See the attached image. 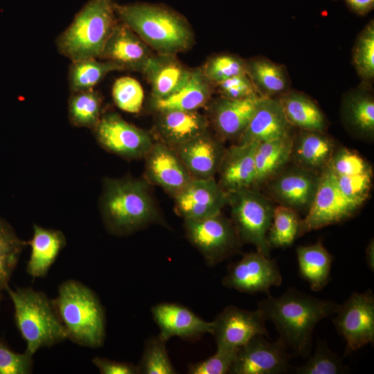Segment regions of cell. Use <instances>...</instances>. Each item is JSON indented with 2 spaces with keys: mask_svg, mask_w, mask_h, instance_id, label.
I'll return each mask as SVG.
<instances>
[{
  "mask_svg": "<svg viewBox=\"0 0 374 374\" xmlns=\"http://www.w3.org/2000/svg\"><path fill=\"white\" fill-rule=\"evenodd\" d=\"M258 304L266 320L274 324L278 339L287 349L307 358L311 353L317 324L332 316L339 304L289 287L280 296L270 294Z\"/></svg>",
  "mask_w": 374,
  "mask_h": 374,
  "instance_id": "cell-1",
  "label": "cell"
},
{
  "mask_svg": "<svg viewBox=\"0 0 374 374\" xmlns=\"http://www.w3.org/2000/svg\"><path fill=\"white\" fill-rule=\"evenodd\" d=\"M115 12L123 24L159 53L175 55L186 51L193 42L187 21L167 8L135 3L115 5Z\"/></svg>",
  "mask_w": 374,
  "mask_h": 374,
  "instance_id": "cell-2",
  "label": "cell"
},
{
  "mask_svg": "<svg viewBox=\"0 0 374 374\" xmlns=\"http://www.w3.org/2000/svg\"><path fill=\"white\" fill-rule=\"evenodd\" d=\"M101 210L107 228L116 234L130 233L159 220L148 186L141 180L107 179Z\"/></svg>",
  "mask_w": 374,
  "mask_h": 374,
  "instance_id": "cell-3",
  "label": "cell"
},
{
  "mask_svg": "<svg viewBox=\"0 0 374 374\" xmlns=\"http://www.w3.org/2000/svg\"><path fill=\"white\" fill-rule=\"evenodd\" d=\"M53 305L68 338L89 348L103 345L105 335V313L92 290L78 281H65L60 286Z\"/></svg>",
  "mask_w": 374,
  "mask_h": 374,
  "instance_id": "cell-4",
  "label": "cell"
},
{
  "mask_svg": "<svg viewBox=\"0 0 374 374\" xmlns=\"http://www.w3.org/2000/svg\"><path fill=\"white\" fill-rule=\"evenodd\" d=\"M112 0H90L56 40L58 51L71 62L99 58L117 24Z\"/></svg>",
  "mask_w": 374,
  "mask_h": 374,
  "instance_id": "cell-5",
  "label": "cell"
},
{
  "mask_svg": "<svg viewBox=\"0 0 374 374\" xmlns=\"http://www.w3.org/2000/svg\"><path fill=\"white\" fill-rule=\"evenodd\" d=\"M14 305L18 329L26 343V353L33 356L40 348L68 338L53 302L31 288L6 287Z\"/></svg>",
  "mask_w": 374,
  "mask_h": 374,
  "instance_id": "cell-6",
  "label": "cell"
},
{
  "mask_svg": "<svg viewBox=\"0 0 374 374\" xmlns=\"http://www.w3.org/2000/svg\"><path fill=\"white\" fill-rule=\"evenodd\" d=\"M231 222L241 243L253 245L256 251L270 257L267 235L275 206L259 191L244 188L227 193Z\"/></svg>",
  "mask_w": 374,
  "mask_h": 374,
  "instance_id": "cell-7",
  "label": "cell"
},
{
  "mask_svg": "<svg viewBox=\"0 0 374 374\" xmlns=\"http://www.w3.org/2000/svg\"><path fill=\"white\" fill-rule=\"evenodd\" d=\"M187 239L214 266L237 252L241 242L231 222L222 213L199 220H184Z\"/></svg>",
  "mask_w": 374,
  "mask_h": 374,
  "instance_id": "cell-8",
  "label": "cell"
},
{
  "mask_svg": "<svg viewBox=\"0 0 374 374\" xmlns=\"http://www.w3.org/2000/svg\"><path fill=\"white\" fill-rule=\"evenodd\" d=\"M332 322L345 339V355L374 341V294L371 290L353 292L339 307Z\"/></svg>",
  "mask_w": 374,
  "mask_h": 374,
  "instance_id": "cell-9",
  "label": "cell"
},
{
  "mask_svg": "<svg viewBox=\"0 0 374 374\" xmlns=\"http://www.w3.org/2000/svg\"><path fill=\"white\" fill-rule=\"evenodd\" d=\"M359 208L342 194L335 176L327 166L321 172L311 206L301 221L299 236L343 222L354 215Z\"/></svg>",
  "mask_w": 374,
  "mask_h": 374,
  "instance_id": "cell-10",
  "label": "cell"
},
{
  "mask_svg": "<svg viewBox=\"0 0 374 374\" xmlns=\"http://www.w3.org/2000/svg\"><path fill=\"white\" fill-rule=\"evenodd\" d=\"M282 281L277 261L256 251L231 265L222 283L240 292L267 294L271 287L280 285Z\"/></svg>",
  "mask_w": 374,
  "mask_h": 374,
  "instance_id": "cell-11",
  "label": "cell"
},
{
  "mask_svg": "<svg viewBox=\"0 0 374 374\" xmlns=\"http://www.w3.org/2000/svg\"><path fill=\"white\" fill-rule=\"evenodd\" d=\"M278 339L269 341L257 335L238 348L229 373L282 374L290 369V355Z\"/></svg>",
  "mask_w": 374,
  "mask_h": 374,
  "instance_id": "cell-12",
  "label": "cell"
},
{
  "mask_svg": "<svg viewBox=\"0 0 374 374\" xmlns=\"http://www.w3.org/2000/svg\"><path fill=\"white\" fill-rule=\"evenodd\" d=\"M262 312L226 307L212 321L217 348L238 349L257 335L269 336Z\"/></svg>",
  "mask_w": 374,
  "mask_h": 374,
  "instance_id": "cell-13",
  "label": "cell"
},
{
  "mask_svg": "<svg viewBox=\"0 0 374 374\" xmlns=\"http://www.w3.org/2000/svg\"><path fill=\"white\" fill-rule=\"evenodd\" d=\"M94 130L103 148L125 158L145 157L154 143L147 132L129 123L116 113L101 116Z\"/></svg>",
  "mask_w": 374,
  "mask_h": 374,
  "instance_id": "cell-14",
  "label": "cell"
},
{
  "mask_svg": "<svg viewBox=\"0 0 374 374\" xmlns=\"http://www.w3.org/2000/svg\"><path fill=\"white\" fill-rule=\"evenodd\" d=\"M320 177L319 173L294 165L283 168L266 183L271 196L279 205L307 213L315 197Z\"/></svg>",
  "mask_w": 374,
  "mask_h": 374,
  "instance_id": "cell-15",
  "label": "cell"
},
{
  "mask_svg": "<svg viewBox=\"0 0 374 374\" xmlns=\"http://www.w3.org/2000/svg\"><path fill=\"white\" fill-rule=\"evenodd\" d=\"M173 197L176 212L184 220H199L216 215L228 204L227 193L214 177L193 178Z\"/></svg>",
  "mask_w": 374,
  "mask_h": 374,
  "instance_id": "cell-16",
  "label": "cell"
},
{
  "mask_svg": "<svg viewBox=\"0 0 374 374\" xmlns=\"http://www.w3.org/2000/svg\"><path fill=\"white\" fill-rule=\"evenodd\" d=\"M145 157L148 179L172 196L193 179L175 150L161 142L154 143Z\"/></svg>",
  "mask_w": 374,
  "mask_h": 374,
  "instance_id": "cell-17",
  "label": "cell"
},
{
  "mask_svg": "<svg viewBox=\"0 0 374 374\" xmlns=\"http://www.w3.org/2000/svg\"><path fill=\"white\" fill-rule=\"evenodd\" d=\"M346 129L355 137L371 141L374 137V96L373 84L360 82L346 91L340 106Z\"/></svg>",
  "mask_w": 374,
  "mask_h": 374,
  "instance_id": "cell-18",
  "label": "cell"
},
{
  "mask_svg": "<svg viewBox=\"0 0 374 374\" xmlns=\"http://www.w3.org/2000/svg\"><path fill=\"white\" fill-rule=\"evenodd\" d=\"M151 312L160 330L159 337L165 341L173 337L188 339L211 334L212 321L202 319L181 305L161 303L154 305Z\"/></svg>",
  "mask_w": 374,
  "mask_h": 374,
  "instance_id": "cell-19",
  "label": "cell"
},
{
  "mask_svg": "<svg viewBox=\"0 0 374 374\" xmlns=\"http://www.w3.org/2000/svg\"><path fill=\"white\" fill-rule=\"evenodd\" d=\"M258 143H238L226 149L217 172L226 193L255 186V152Z\"/></svg>",
  "mask_w": 374,
  "mask_h": 374,
  "instance_id": "cell-20",
  "label": "cell"
},
{
  "mask_svg": "<svg viewBox=\"0 0 374 374\" xmlns=\"http://www.w3.org/2000/svg\"><path fill=\"white\" fill-rule=\"evenodd\" d=\"M278 98L260 97L253 115L238 143H261L292 134Z\"/></svg>",
  "mask_w": 374,
  "mask_h": 374,
  "instance_id": "cell-21",
  "label": "cell"
},
{
  "mask_svg": "<svg viewBox=\"0 0 374 374\" xmlns=\"http://www.w3.org/2000/svg\"><path fill=\"white\" fill-rule=\"evenodd\" d=\"M175 150L192 178L209 179L217 172L226 148L206 132Z\"/></svg>",
  "mask_w": 374,
  "mask_h": 374,
  "instance_id": "cell-22",
  "label": "cell"
},
{
  "mask_svg": "<svg viewBox=\"0 0 374 374\" xmlns=\"http://www.w3.org/2000/svg\"><path fill=\"white\" fill-rule=\"evenodd\" d=\"M152 56L147 44L125 24H116L99 59L113 62L123 69L142 71Z\"/></svg>",
  "mask_w": 374,
  "mask_h": 374,
  "instance_id": "cell-23",
  "label": "cell"
},
{
  "mask_svg": "<svg viewBox=\"0 0 374 374\" xmlns=\"http://www.w3.org/2000/svg\"><path fill=\"white\" fill-rule=\"evenodd\" d=\"M157 112L155 129L160 142L173 150L208 132L207 119L197 111Z\"/></svg>",
  "mask_w": 374,
  "mask_h": 374,
  "instance_id": "cell-24",
  "label": "cell"
},
{
  "mask_svg": "<svg viewBox=\"0 0 374 374\" xmlns=\"http://www.w3.org/2000/svg\"><path fill=\"white\" fill-rule=\"evenodd\" d=\"M259 98V96L244 99L221 97L214 103L211 118L221 138L239 139L253 115Z\"/></svg>",
  "mask_w": 374,
  "mask_h": 374,
  "instance_id": "cell-25",
  "label": "cell"
},
{
  "mask_svg": "<svg viewBox=\"0 0 374 374\" xmlns=\"http://www.w3.org/2000/svg\"><path fill=\"white\" fill-rule=\"evenodd\" d=\"M191 71L175 55L163 53L152 55L142 71L151 85L152 99L163 98L177 91Z\"/></svg>",
  "mask_w": 374,
  "mask_h": 374,
  "instance_id": "cell-26",
  "label": "cell"
},
{
  "mask_svg": "<svg viewBox=\"0 0 374 374\" xmlns=\"http://www.w3.org/2000/svg\"><path fill=\"white\" fill-rule=\"evenodd\" d=\"M334 151L335 143L325 132L299 130L293 136L291 160L298 167L321 174Z\"/></svg>",
  "mask_w": 374,
  "mask_h": 374,
  "instance_id": "cell-27",
  "label": "cell"
},
{
  "mask_svg": "<svg viewBox=\"0 0 374 374\" xmlns=\"http://www.w3.org/2000/svg\"><path fill=\"white\" fill-rule=\"evenodd\" d=\"M247 75L261 98H278L291 88L287 68L267 57L258 56L247 60Z\"/></svg>",
  "mask_w": 374,
  "mask_h": 374,
  "instance_id": "cell-28",
  "label": "cell"
},
{
  "mask_svg": "<svg viewBox=\"0 0 374 374\" xmlns=\"http://www.w3.org/2000/svg\"><path fill=\"white\" fill-rule=\"evenodd\" d=\"M285 116L292 127L325 132L328 123L318 105L305 93L290 89L278 98Z\"/></svg>",
  "mask_w": 374,
  "mask_h": 374,
  "instance_id": "cell-29",
  "label": "cell"
},
{
  "mask_svg": "<svg viewBox=\"0 0 374 374\" xmlns=\"http://www.w3.org/2000/svg\"><path fill=\"white\" fill-rule=\"evenodd\" d=\"M210 81L202 70H193L187 82L171 95L152 99L157 112L166 110L196 111L206 104L211 95Z\"/></svg>",
  "mask_w": 374,
  "mask_h": 374,
  "instance_id": "cell-30",
  "label": "cell"
},
{
  "mask_svg": "<svg viewBox=\"0 0 374 374\" xmlns=\"http://www.w3.org/2000/svg\"><path fill=\"white\" fill-rule=\"evenodd\" d=\"M33 236L30 242L31 253L26 271L33 278L46 275L66 240L60 231L46 229L35 224Z\"/></svg>",
  "mask_w": 374,
  "mask_h": 374,
  "instance_id": "cell-31",
  "label": "cell"
},
{
  "mask_svg": "<svg viewBox=\"0 0 374 374\" xmlns=\"http://www.w3.org/2000/svg\"><path fill=\"white\" fill-rule=\"evenodd\" d=\"M293 135L258 143L255 152V186L266 184L291 160Z\"/></svg>",
  "mask_w": 374,
  "mask_h": 374,
  "instance_id": "cell-32",
  "label": "cell"
},
{
  "mask_svg": "<svg viewBox=\"0 0 374 374\" xmlns=\"http://www.w3.org/2000/svg\"><path fill=\"white\" fill-rule=\"evenodd\" d=\"M296 256L300 276L314 292H319L328 283L332 257L321 242L299 246Z\"/></svg>",
  "mask_w": 374,
  "mask_h": 374,
  "instance_id": "cell-33",
  "label": "cell"
},
{
  "mask_svg": "<svg viewBox=\"0 0 374 374\" xmlns=\"http://www.w3.org/2000/svg\"><path fill=\"white\" fill-rule=\"evenodd\" d=\"M123 70L117 64L107 60L89 58L71 62L69 72V88L72 93L93 89L109 73Z\"/></svg>",
  "mask_w": 374,
  "mask_h": 374,
  "instance_id": "cell-34",
  "label": "cell"
},
{
  "mask_svg": "<svg viewBox=\"0 0 374 374\" xmlns=\"http://www.w3.org/2000/svg\"><path fill=\"white\" fill-rule=\"evenodd\" d=\"M301 221L296 211L280 205L275 207L267 235L269 249L290 246L299 237Z\"/></svg>",
  "mask_w": 374,
  "mask_h": 374,
  "instance_id": "cell-35",
  "label": "cell"
},
{
  "mask_svg": "<svg viewBox=\"0 0 374 374\" xmlns=\"http://www.w3.org/2000/svg\"><path fill=\"white\" fill-rule=\"evenodd\" d=\"M352 64L360 82L374 81V20H370L356 37L352 50Z\"/></svg>",
  "mask_w": 374,
  "mask_h": 374,
  "instance_id": "cell-36",
  "label": "cell"
},
{
  "mask_svg": "<svg viewBox=\"0 0 374 374\" xmlns=\"http://www.w3.org/2000/svg\"><path fill=\"white\" fill-rule=\"evenodd\" d=\"M102 100L93 90L72 93L69 100V117L77 127H95L101 116Z\"/></svg>",
  "mask_w": 374,
  "mask_h": 374,
  "instance_id": "cell-37",
  "label": "cell"
},
{
  "mask_svg": "<svg viewBox=\"0 0 374 374\" xmlns=\"http://www.w3.org/2000/svg\"><path fill=\"white\" fill-rule=\"evenodd\" d=\"M303 364L294 367L297 374H343L349 372L341 357L331 350L326 342L319 339L314 353Z\"/></svg>",
  "mask_w": 374,
  "mask_h": 374,
  "instance_id": "cell-38",
  "label": "cell"
},
{
  "mask_svg": "<svg viewBox=\"0 0 374 374\" xmlns=\"http://www.w3.org/2000/svg\"><path fill=\"white\" fill-rule=\"evenodd\" d=\"M166 341L159 336L147 340L143 355L139 365L138 373L141 374H175L174 368L169 358Z\"/></svg>",
  "mask_w": 374,
  "mask_h": 374,
  "instance_id": "cell-39",
  "label": "cell"
},
{
  "mask_svg": "<svg viewBox=\"0 0 374 374\" xmlns=\"http://www.w3.org/2000/svg\"><path fill=\"white\" fill-rule=\"evenodd\" d=\"M202 72L208 80L217 84L234 76L247 75V60L231 54L218 55L208 60Z\"/></svg>",
  "mask_w": 374,
  "mask_h": 374,
  "instance_id": "cell-40",
  "label": "cell"
},
{
  "mask_svg": "<svg viewBox=\"0 0 374 374\" xmlns=\"http://www.w3.org/2000/svg\"><path fill=\"white\" fill-rule=\"evenodd\" d=\"M112 96L119 109L129 113H137L141 109L144 93L141 84L136 79L125 76L115 81Z\"/></svg>",
  "mask_w": 374,
  "mask_h": 374,
  "instance_id": "cell-41",
  "label": "cell"
},
{
  "mask_svg": "<svg viewBox=\"0 0 374 374\" xmlns=\"http://www.w3.org/2000/svg\"><path fill=\"white\" fill-rule=\"evenodd\" d=\"M328 166L336 177L372 171L370 164L359 154L344 148L334 151Z\"/></svg>",
  "mask_w": 374,
  "mask_h": 374,
  "instance_id": "cell-42",
  "label": "cell"
},
{
  "mask_svg": "<svg viewBox=\"0 0 374 374\" xmlns=\"http://www.w3.org/2000/svg\"><path fill=\"white\" fill-rule=\"evenodd\" d=\"M372 171L362 174L336 177L342 194L359 207L368 198L371 189Z\"/></svg>",
  "mask_w": 374,
  "mask_h": 374,
  "instance_id": "cell-43",
  "label": "cell"
},
{
  "mask_svg": "<svg viewBox=\"0 0 374 374\" xmlns=\"http://www.w3.org/2000/svg\"><path fill=\"white\" fill-rule=\"evenodd\" d=\"M238 349L217 348L216 353L209 358L189 366L190 374H226L229 373Z\"/></svg>",
  "mask_w": 374,
  "mask_h": 374,
  "instance_id": "cell-44",
  "label": "cell"
},
{
  "mask_svg": "<svg viewBox=\"0 0 374 374\" xmlns=\"http://www.w3.org/2000/svg\"><path fill=\"white\" fill-rule=\"evenodd\" d=\"M33 368V356L17 353L0 340V374H28Z\"/></svg>",
  "mask_w": 374,
  "mask_h": 374,
  "instance_id": "cell-45",
  "label": "cell"
},
{
  "mask_svg": "<svg viewBox=\"0 0 374 374\" xmlns=\"http://www.w3.org/2000/svg\"><path fill=\"white\" fill-rule=\"evenodd\" d=\"M215 84L223 98L244 99L259 96L247 75L234 76Z\"/></svg>",
  "mask_w": 374,
  "mask_h": 374,
  "instance_id": "cell-46",
  "label": "cell"
},
{
  "mask_svg": "<svg viewBox=\"0 0 374 374\" xmlns=\"http://www.w3.org/2000/svg\"><path fill=\"white\" fill-rule=\"evenodd\" d=\"M24 245L12 227L0 218V256L20 253Z\"/></svg>",
  "mask_w": 374,
  "mask_h": 374,
  "instance_id": "cell-47",
  "label": "cell"
},
{
  "mask_svg": "<svg viewBox=\"0 0 374 374\" xmlns=\"http://www.w3.org/2000/svg\"><path fill=\"white\" fill-rule=\"evenodd\" d=\"M92 362L103 374L138 373L137 366L129 363L112 361L97 357L92 359Z\"/></svg>",
  "mask_w": 374,
  "mask_h": 374,
  "instance_id": "cell-48",
  "label": "cell"
},
{
  "mask_svg": "<svg viewBox=\"0 0 374 374\" xmlns=\"http://www.w3.org/2000/svg\"><path fill=\"white\" fill-rule=\"evenodd\" d=\"M19 255L20 253H12L0 256V296L1 291L8 286Z\"/></svg>",
  "mask_w": 374,
  "mask_h": 374,
  "instance_id": "cell-49",
  "label": "cell"
},
{
  "mask_svg": "<svg viewBox=\"0 0 374 374\" xmlns=\"http://www.w3.org/2000/svg\"><path fill=\"white\" fill-rule=\"evenodd\" d=\"M336 1V0H334ZM348 9L353 13L364 16L374 8V0H343Z\"/></svg>",
  "mask_w": 374,
  "mask_h": 374,
  "instance_id": "cell-50",
  "label": "cell"
},
{
  "mask_svg": "<svg viewBox=\"0 0 374 374\" xmlns=\"http://www.w3.org/2000/svg\"><path fill=\"white\" fill-rule=\"evenodd\" d=\"M366 260L371 271L374 269V244L373 240H371L366 249Z\"/></svg>",
  "mask_w": 374,
  "mask_h": 374,
  "instance_id": "cell-51",
  "label": "cell"
},
{
  "mask_svg": "<svg viewBox=\"0 0 374 374\" xmlns=\"http://www.w3.org/2000/svg\"><path fill=\"white\" fill-rule=\"evenodd\" d=\"M0 301H1V296H0Z\"/></svg>",
  "mask_w": 374,
  "mask_h": 374,
  "instance_id": "cell-52",
  "label": "cell"
}]
</instances>
